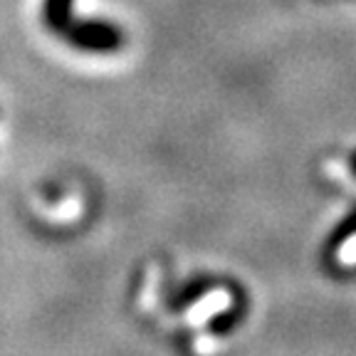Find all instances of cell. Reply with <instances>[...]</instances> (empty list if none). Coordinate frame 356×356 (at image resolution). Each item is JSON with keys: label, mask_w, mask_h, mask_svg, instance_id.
Returning <instances> with one entry per match:
<instances>
[{"label": "cell", "mask_w": 356, "mask_h": 356, "mask_svg": "<svg viewBox=\"0 0 356 356\" xmlns=\"http://www.w3.org/2000/svg\"><path fill=\"white\" fill-rule=\"evenodd\" d=\"M62 35L70 47L79 52H92V55L119 52L127 42L124 30L104 17H74Z\"/></svg>", "instance_id": "6da1fadb"}, {"label": "cell", "mask_w": 356, "mask_h": 356, "mask_svg": "<svg viewBox=\"0 0 356 356\" xmlns=\"http://www.w3.org/2000/svg\"><path fill=\"white\" fill-rule=\"evenodd\" d=\"M42 20L50 33H65L74 20V0H42Z\"/></svg>", "instance_id": "7a4b0ae2"}, {"label": "cell", "mask_w": 356, "mask_h": 356, "mask_svg": "<svg viewBox=\"0 0 356 356\" xmlns=\"http://www.w3.org/2000/svg\"><path fill=\"white\" fill-rule=\"evenodd\" d=\"M349 166H351V171L356 173V151H354V154H351V159H349Z\"/></svg>", "instance_id": "3957f363"}]
</instances>
